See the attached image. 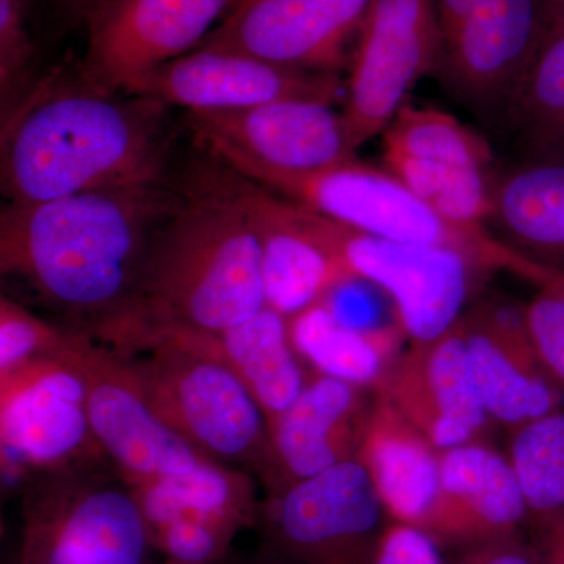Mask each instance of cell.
Returning a JSON list of instances; mask_svg holds the SVG:
<instances>
[{
	"label": "cell",
	"instance_id": "603a6c76",
	"mask_svg": "<svg viewBox=\"0 0 564 564\" xmlns=\"http://www.w3.org/2000/svg\"><path fill=\"white\" fill-rule=\"evenodd\" d=\"M358 458L389 519L436 540L443 507L441 451L378 393Z\"/></svg>",
	"mask_w": 564,
	"mask_h": 564
},
{
	"label": "cell",
	"instance_id": "e575fe53",
	"mask_svg": "<svg viewBox=\"0 0 564 564\" xmlns=\"http://www.w3.org/2000/svg\"><path fill=\"white\" fill-rule=\"evenodd\" d=\"M454 564H538V558L521 532L469 545Z\"/></svg>",
	"mask_w": 564,
	"mask_h": 564
},
{
	"label": "cell",
	"instance_id": "d6986e66",
	"mask_svg": "<svg viewBox=\"0 0 564 564\" xmlns=\"http://www.w3.org/2000/svg\"><path fill=\"white\" fill-rule=\"evenodd\" d=\"M198 140L228 144L251 161L291 173H311L355 161L343 111L333 104L284 99L225 111H188Z\"/></svg>",
	"mask_w": 564,
	"mask_h": 564
},
{
	"label": "cell",
	"instance_id": "60d3db41",
	"mask_svg": "<svg viewBox=\"0 0 564 564\" xmlns=\"http://www.w3.org/2000/svg\"><path fill=\"white\" fill-rule=\"evenodd\" d=\"M247 2H250V0H234L231 11L239 9V7L245 6V3H247ZM231 11H229V13H231Z\"/></svg>",
	"mask_w": 564,
	"mask_h": 564
},
{
	"label": "cell",
	"instance_id": "2e32d148",
	"mask_svg": "<svg viewBox=\"0 0 564 564\" xmlns=\"http://www.w3.org/2000/svg\"><path fill=\"white\" fill-rule=\"evenodd\" d=\"M340 87L337 74L291 68L239 52L196 50L141 77L126 93L188 111H225L284 99L333 104Z\"/></svg>",
	"mask_w": 564,
	"mask_h": 564
},
{
	"label": "cell",
	"instance_id": "6da1fadb",
	"mask_svg": "<svg viewBox=\"0 0 564 564\" xmlns=\"http://www.w3.org/2000/svg\"><path fill=\"white\" fill-rule=\"evenodd\" d=\"M169 106L104 90L74 68L33 82L2 113L0 181L9 203L163 184Z\"/></svg>",
	"mask_w": 564,
	"mask_h": 564
},
{
	"label": "cell",
	"instance_id": "8fae6325",
	"mask_svg": "<svg viewBox=\"0 0 564 564\" xmlns=\"http://www.w3.org/2000/svg\"><path fill=\"white\" fill-rule=\"evenodd\" d=\"M384 169L447 220L485 226L491 204L488 141L443 110L404 104L381 133Z\"/></svg>",
	"mask_w": 564,
	"mask_h": 564
},
{
	"label": "cell",
	"instance_id": "7a4b0ae2",
	"mask_svg": "<svg viewBox=\"0 0 564 564\" xmlns=\"http://www.w3.org/2000/svg\"><path fill=\"white\" fill-rule=\"evenodd\" d=\"M181 203L163 184L7 203L0 270L93 336L131 300L152 237Z\"/></svg>",
	"mask_w": 564,
	"mask_h": 564
},
{
	"label": "cell",
	"instance_id": "484cf974",
	"mask_svg": "<svg viewBox=\"0 0 564 564\" xmlns=\"http://www.w3.org/2000/svg\"><path fill=\"white\" fill-rule=\"evenodd\" d=\"M293 347L311 372L377 392L399 358V326H359L344 321L329 300L289 318Z\"/></svg>",
	"mask_w": 564,
	"mask_h": 564
},
{
	"label": "cell",
	"instance_id": "8d00e7d4",
	"mask_svg": "<svg viewBox=\"0 0 564 564\" xmlns=\"http://www.w3.org/2000/svg\"><path fill=\"white\" fill-rule=\"evenodd\" d=\"M485 2L486 0H436L437 21L443 40Z\"/></svg>",
	"mask_w": 564,
	"mask_h": 564
},
{
	"label": "cell",
	"instance_id": "f546056e",
	"mask_svg": "<svg viewBox=\"0 0 564 564\" xmlns=\"http://www.w3.org/2000/svg\"><path fill=\"white\" fill-rule=\"evenodd\" d=\"M68 326L52 325L9 296L0 299V373L18 369L65 343Z\"/></svg>",
	"mask_w": 564,
	"mask_h": 564
},
{
	"label": "cell",
	"instance_id": "74e56055",
	"mask_svg": "<svg viewBox=\"0 0 564 564\" xmlns=\"http://www.w3.org/2000/svg\"><path fill=\"white\" fill-rule=\"evenodd\" d=\"M65 17L73 22H87L93 11L98 9L104 0H57Z\"/></svg>",
	"mask_w": 564,
	"mask_h": 564
},
{
	"label": "cell",
	"instance_id": "ee69618b",
	"mask_svg": "<svg viewBox=\"0 0 564 564\" xmlns=\"http://www.w3.org/2000/svg\"><path fill=\"white\" fill-rule=\"evenodd\" d=\"M165 564H181V563L173 562V560H166Z\"/></svg>",
	"mask_w": 564,
	"mask_h": 564
},
{
	"label": "cell",
	"instance_id": "ab89813d",
	"mask_svg": "<svg viewBox=\"0 0 564 564\" xmlns=\"http://www.w3.org/2000/svg\"><path fill=\"white\" fill-rule=\"evenodd\" d=\"M540 288L554 293L556 299L564 304V270H552L549 273L547 280Z\"/></svg>",
	"mask_w": 564,
	"mask_h": 564
},
{
	"label": "cell",
	"instance_id": "4316f807",
	"mask_svg": "<svg viewBox=\"0 0 564 564\" xmlns=\"http://www.w3.org/2000/svg\"><path fill=\"white\" fill-rule=\"evenodd\" d=\"M132 491L150 533L177 519L220 522L240 532L258 525L261 502L251 475L210 458L188 473L133 486Z\"/></svg>",
	"mask_w": 564,
	"mask_h": 564
},
{
	"label": "cell",
	"instance_id": "4fadbf2b",
	"mask_svg": "<svg viewBox=\"0 0 564 564\" xmlns=\"http://www.w3.org/2000/svg\"><path fill=\"white\" fill-rule=\"evenodd\" d=\"M234 0H104L87 20L88 43L77 63L104 90L126 93L141 77L191 54ZM225 17V18H226Z\"/></svg>",
	"mask_w": 564,
	"mask_h": 564
},
{
	"label": "cell",
	"instance_id": "f1b7e54d",
	"mask_svg": "<svg viewBox=\"0 0 564 564\" xmlns=\"http://www.w3.org/2000/svg\"><path fill=\"white\" fill-rule=\"evenodd\" d=\"M513 120L538 154L564 143V32L549 36L516 98Z\"/></svg>",
	"mask_w": 564,
	"mask_h": 564
},
{
	"label": "cell",
	"instance_id": "5b68a950",
	"mask_svg": "<svg viewBox=\"0 0 564 564\" xmlns=\"http://www.w3.org/2000/svg\"><path fill=\"white\" fill-rule=\"evenodd\" d=\"M131 361L152 410L199 454L261 477L269 423L229 364L202 332L155 336Z\"/></svg>",
	"mask_w": 564,
	"mask_h": 564
},
{
	"label": "cell",
	"instance_id": "e0dca14e",
	"mask_svg": "<svg viewBox=\"0 0 564 564\" xmlns=\"http://www.w3.org/2000/svg\"><path fill=\"white\" fill-rule=\"evenodd\" d=\"M475 384L494 425L508 433L564 408V391L534 350L525 304L488 299L463 314Z\"/></svg>",
	"mask_w": 564,
	"mask_h": 564
},
{
	"label": "cell",
	"instance_id": "f35d334b",
	"mask_svg": "<svg viewBox=\"0 0 564 564\" xmlns=\"http://www.w3.org/2000/svg\"><path fill=\"white\" fill-rule=\"evenodd\" d=\"M562 32H564V0H547V28H545L544 41Z\"/></svg>",
	"mask_w": 564,
	"mask_h": 564
},
{
	"label": "cell",
	"instance_id": "30bf717a",
	"mask_svg": "<svg viewBox=\"0 0 564 564\" xmlns=\"http://www.w3.org/2000/svg\"><path fill=\"white\" fill-rule=\"evenodd\" d=\"M65 348L84 380L96 441L126 484L185 474L207 459L155 414L128 358L69 326Z\"/></svg>",
	"mask_w": 564,
	"mask_h": 564
},
{
	"label": "cell",
	"instance_id": "836d02e7",
	"mask_svg": "<svg viewBox=\"0 0 564 564\" xmlns=\"http://www.w3.org/2000/svg\"><path fill=\"white\" fill-rule=\"evenodd\" d=\"M369 564H445L441 544L417 527L389 522Z\"/></svg>",
	"mask_w": 564,
	"mask_h": 564
},
{
	"label": "cell",
	"instance_id": "ac0fdd59",
	"mask_svg": "<svg viewBox=\"0 0 564 564\" xmlns=\"http://www.w3.org/2000/svg\"><path fill=\"white\" fill-rule=\"evenodd\" d=\"M375 393L440 451L489 440L496 426L475 384L459 322L436 339L410 344Z\"/></svg>",
	"mask_w": 564,
	"mask_h": 564
},
{
	"label": "cell",
	"instance_id": "9c48e42d",
	"mask_svg": "<svg viewBox=\"0 0 564 564\" xmlns=\"http://www.w3.org/2000/svg\"><path fill=\"white\" fill-rule=\"evenodd\" d=\"M389 522L359 458L267 491L259 505L258 525L289 564H369Z\"/></svg>",
	"mask_w": 564,
	"mask_h": 564
},
{
	"label": "cell",
	"instance_id": "d590c367",
	"mask_svg": "<svg viewBox=\"0 0 564 564\" xmlns=\"http://www.w3.org/2000/svg\"><path fill=\"white\" fill-rule=\"evenodd\" d=\"M530 527L538 564H564V510Z\"/></svg>",
	"mask_w": 564,
	"mask_h": 564
},
{
	"label": "cell",
	"instance_id": "44dd1931",
	"mask_svg": "<svg viewBox=\"0 0 564 564\" xmlns=\"http://www.w3.org/2000/svg\"><path fill=\"white\" fill-rule=\"evenodd\" d=\"M377 393L314 373L295 403L270 426L261 480L267 491L356 459Z\"/></svg>",
	"mask_w": 564,
	"mask_h": 564
},
{
	"label": "cell",
	"instance_id": "277c9868",
	"mask_svg": "<svg viewBox=\"0 0 564 564\" xmlns=\"http://www.w3.org/2000/svg\"><path fill=\"white\" fill-rule=\"evenodd\" d=\"M202 144L231 172L356 231L392 242L458 251L488 272L503 270L536 288L547 278V267L518 254L485 226L447 220L386 169L355 159L318 172H281L220 141L204 140Z\"/></svg>",
	"mask_w": 564,
	"mask_h": 564
},
{
	"label": "cell",
	"instance_id": "7c38bea8",
	"mask_svg": "<svg viewBox=\"0 0 564 564\" xmlns=\"http://www.w3.org/2000/svg\"><path fill=\"white\" fill-rule=\"evenodd\" d=\"M436 0H375L352 58L343 111L355 147L381 135L408 93L440 63Z\"/></svg>",
	"mask_w": 564,
	"mask_h": 564
},
{
	"label": "cell",
	"instance_id": "d4e9b609",
	"mask_svg": "<svg viewBox=\"0 0 564 564\" xmlns=\"http://www.w3.org/2000/svg\"><path fill=\"white\" fill-rule=\"evenodd\" d=\"M202 333L259 404L269 430L314 375L293 347L289 318L269 304L231 328Z\"/></svg>",
	"mask_w": 564,
	"mask_h": 564
},
{
	"label": "cell",
	"instance_id": "3957f363",
	"mask_svg": "<svg viewBox=\"0 0 564 564\" xmlns=\"http://www.w3.org/2000/svg\"><path fill=\"white\" fill-rule=\"evenodd\" d=\"M265 306L258 237L226 181L215 182L162 223L131 300L93 337L132 356L163 333L223 332Z\"/></svg>",
	"mask_w": 564,
	"mask_h": 564
},
{
	"label": "cell",
	"instance_id": "7bdbcfd3",
	"mask_svg": "<svg viewBox=\"0 0 564 564\" xmlns=\"http://www.w3.org/2000/svg\"><path fill=\"white\" fill-rule=\"evenodd\" d=\"M22 3H24L25 7H31L32 0H21Z\"/></svg>",
	"mask_w": 564,
	"mask_h": 564
},
{
	"label": "cell",
	"instance_id": "ba28073f",
	"mask_svg": "<svg viewBox=\"0 0 564 564\" xmlns=\"http://www.w3.org/2000/svg\"><path fill=\"white\" fill-rule=\"evenodd\" d=\"M66 337L52 355L0 373L3 477L109 463L93 433L87 391L66 352Z\"/></svg>",
	"mask_w": 564,
	"mask_h": 564
},
{
	"label": "cell",
	"instance_id": "1f68e13d",
	"mask_svg": "<svg viewBox=\"0 0 564 564\" xmlns=\"http://www.w3.org/2000/svg\"><path fill=\"white\" fill-rule=\"evenodd\" d=\"M240 533L236 527L220 522L177 519L150 533L152 547L166 560L181 564H217L228 555L232 541Z\"/></svg>",
	"mask_w": 564,
	"mask_h": 564
},
{
	"label": "cell",
	"instance_id": "d6a6232c",
	"mask_svg": "<svg viewBox=\"0 0 564 564\" xmlns=\"http://www.w3.org/2000/svg\"><path fill=\"white\" fill-rule=\"evenodd\" d=\"M525 310L538 358L564 391V304L540 288Z\"/></svg>",
	"mask_w": 564,
	"mask_h": 564
},
{
	"label": "cell",
	"instance_id": "cb8c5ba5",
	"mask_svg": "<svg viewBox=\"0 0 564 564\" xmlns=\"http://www.w3.org/2000/svg\"><path fill=\"white\" fill-rule=\"evenodd\" d=\"M485 228L529 261L564 270V155L545 152L494 174Z\"/></svg>",
	"mask_w": 564,
	"mask_h": 564
},
{
	"label": "cell",
	"instance_id": "7402d4cb",
	"mask_svg": "<svg viewBox=\"0 0 564 564\" xmlns=\"http://www.w3.org/2000/svg\"><path fill=\"white\" fill-rule=\"evenodd\" d=\"M441 545L469 547L521 533L529 525V507L513 463L489 440L441 451Z\"/></svg>",
	"mask_w": 564,
	"mask_h": 564
},
{
	"label": "cell",
	"instance_id": "52a82bcc",
	"mask_svg": "<svg viewBox=\"0 0 564 564\" xmlns=\"http://www.w3.org/2000/svg\"><path fill=\"white\" fill-rule=\"evenodd\" d=\"M307 212L318 239L351 280L388 295L410 344L429 343L454 328L478 282L491 273L462 252L392 242Z\"/></svg>",
	"mask_w": 564,
	"mask_h": 564
},
{
	"label": "cell",
	"instance_id": "4dcf8cb0",
	"mask_svg": "<svg viewBox=\"0 0 564 564\" xmlns=\"http://www.w3.org/2000/svg\"><path fill=\"white\" fill-rule=\"evenodd\" d=\"M28 7L21 0H0V102L2 113L32 87L29 80L35 46L28 31Z\"/></svg>",
	"mask_w": 564,
	"mask_h": 564
},
{
	"label": "cell",
	"instance_id": "5bb4252c",
	"mask_svg": "<svg viewBox=\"0 0 564 564\" xmlns=\"http://www.w3.org/2000/svg\"><path fill=\"white\" fill-rule=\"evenodd\" d=\"M545 28L547 0H486L445 36L437 66L463 102L511 113Z\"/></svg>",
	"mask_w": 564,
	"mask_h": 564
},
{
	"label": "cell",
	"instance_id": "83f0119b",
	"mask_svg": "<svg viewBox=\"0 0 564 564\" xmlns=\"http://www.w3.org/2000/svg\"><path fill=\"white\" fill-rule=\"evenodd\" d=\"M507 455L524 491L529 525L564 510V408L508 433Z\"/></svg>",
	"mask_w": 564,
	"mask_h": 564
},
{
	"label": "cell",
	"instance_id": "8992f818",
	"mask_svg": "<svg viewBox=\"0 0 564 564\" xmlns=\"http://www.w3.org/2000/svg\"><path fill=\"white\" fill-rule=\"evenodd\" d=\"M104 464L36 475L22 486L18 564H147L152 544L139 500Z\"/></svg>",
	"mask_w": 564,
	"mask_h": 564
},
{
	"label": "cell",
	"instance_id": "ffe728a7",
	"mask_svg": "<svg viewBox=\"0 0 564 564\" xmlns=\"http://www.w3.org/2000/svg\"><path fill=\"white\" fill-rule=\"evenodd\" d=\"M225 181L247 212L261 248L263 288L270 307L285 318L325 302L355 282L318 239L306 207L226 169Z\"/></svg>",
	"mask_w": 564,
	"mask_h": 564
},
{
	"label": "cell",
	"instance_id": "b9f144b4",
	"mask_svg": "<svg viewBox=\"0 0 564 564\" xmlns=\"http://www.w3.org/2000/svg\"><path fill=\"white\" fill-rule=\"evenodd\" d=\"M262 564H289V563L282 562V560L278 558V560H274V562H267V563H262Z\"/></svg>",
	"mask_w": 564,
	"mask_h": 564
},
{
	"label": "cell",
	"instance_id": "9a60e30c",
	"mask_svg": "<svg viewBox=\"0 0 564 564\" xmlns=\"http://www.w3.org/2000/svg\"><path fill=\"white\" fill-rule=\"evenodd\" d=\"M375 0H250L231 11L198 50L239 52L291 68L333 73Z\"/></svg>",
	"mask_w": 564,
	"mask_h": 564
}]
</instances>
